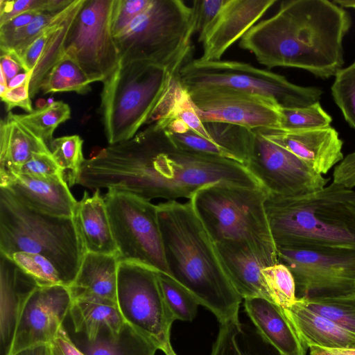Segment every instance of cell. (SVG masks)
<instances>
[{"label":"cell","instance_id":"cell-1","mask_svg":"<svg viewBox=\"0 0 355 355\" xmlns=\"http://www.w3.org/2000/svg\"><path fill=\"white\" fill-rule=\"evenodd\" d=\"M351 24L349 13L334 1H282L273 16L247 32L239 46L269 69L297 68L329 78L343 69V41Z\"/></svg>","mask_w":355,"mask_h":355},{"label":"cell","instance_id":"cell-2","mask_svg":"<svg viewBox=\"0 0 355 355\" xmlns=\"http://www.w3.org/2000/svg\"><path fill=\"white\" fill-rule=\"evenodd\" d=\"M157 207L169 276L211 311L220 324L239 322L243 298L189 200L165 201Z\"/></svg>","mask_w":355,"mask_h":355},{"label":"cell","instance_id":"cell-3","mask_svg":"<svg viewBox=\"0 0 355 355\" xmlns=\"http://www.w3.org/2000/svg\"><path fill=\"white\" fill-rule=\"evenodd\" d=\"M265 209L277 248L355 250V191L332 182L302 196L268 193Z\"/></svg>","mask_w":355,"mask_h":355},{"label":"cell","instance_id":"cell-4","mask_svg":"<svg viewBox=\"0 0 355 355\" xmlns=\"http://www.w3.org/2000/svg\"><path fill=\"white\" fill-rule=\"evenodd\" d=\"M147 129L148 146L135 196L171 201L189 200L200 188L217 182L262 187L241 163L183 149L155 123Z\"/></svg>","mask_w":355,"mask_h":355},{"label":"cell","instance_id":"cell-5","mask_svg":"<svg viewBox=\"0 0 355 355\" xmlns=\"http://www.w3.org/2000/svg\"><path fill=\"white\" fill-rule=\"evenodd\" d=\"M267 195L262 187L217 182L189 200L216 244L236 245L270 266L279 261L265 209Z\"/></svg>","mask_w":355,"mask_h":355},{"label":"cell","instance_id":"cell-6","mask_svg":"<svg viewBox=\"0 0 355 355\" xmlns=\"http://www.w3.org/2000/svg\"><path fill=\"white\" fill-rule=\"evenodd\" d=\"M0 253L41 254L56 268L64 285L75 279L86 250L73 218L36 211L0 187Z\"/></svg>","mask_w":355,"mask_h":355},{"label":"cell","instance_id":"cell-7","mask_svg":"<svg viewBox=\"0 0 355 355\" xmlns=\"http://www.w3.org/2000/svg\"><path fill=\"white\" fill-rule=\"evenodd\" d=\"M183 65L167 68L143 60H119L103 82L101 93L102 122L110 145L132 139L148 123L172 78Z\"/></svg>","mask_w":355,"mask_h":355},{"label":"cell","instance_id":"cell-8","mask_svg":"<svg viewBox=\"0 0 355 355\" xmlns=\"http://www.w3.org/2000/svg\"><path fill=\"white\" fill-rule=\"evenodd\" d=\"M195 33L192 7L180 0H151L114 37L119 60H143L170 68L190 60Z\"/></svg>","mask_w":355,"mask_h":355},{"label":"cell","instance_id":"cell-9","mask_svg":"<svg viewBox=\"0 0 355 355\" xmlns=\"http://www.w3.org/2000/svg\"><path fill=\"white\" fill-rule=\"evenodd\" d=\"M179 76L187 91L225 87L261 96L282 108L309 106L319 102L322 94L318 87L299 86L282 75L235 60H189Z\"/></svg>","mask_w":355,"mask_h":355},{"label":"cell","instance_id":"cell-10","mask_svg":"<svg viewBox=\"0 0 355 355\" xmlns=\"http://www.w3.org/2000/svg\"><path fill=\"white\" fill-rule=\"evenodd\" d=\"M104 198L120 261L169 275L157 205L114 189L107 190Z\"/></svg>","mask_w":355,"mask_h":355},{"label":"cell","instance_id":"cell-11","mask_svg":"<svg viewBox=\"0 0 355 355\" xmlns=\"http://www.w3.org/2000/svg\"><path fill=\"white\" fill-rule=\"evenodd\" d=\"M116 303L126 323L165 354L173 349L170 332L175 318L165 301L157 270L141 263L120 261Z\"/></svg>","mask_w":355,"mask_h":355},{"label":"cell","instance_id":"cell-12","mask_svg":"<svg viewBox=\"0 0 355 355\" xmlns=\"http://www.w3.org/2000/svg\"><path fill=\"white\" fill-rule=\"evenodd\" d=\"M114 2L85 0L65 44L64 53L96 82L110 76L120 60L112 30Z\"/></svg>","mask_w":355,"mask_h":355},{"label":"cell","instance_id":"cell-13","mask_svg":"<svg viewBox=\"0 0 355 355\" xmlns=\"http://www.w3.org/2000/svg\"><path fill=\"white\" fill-rule=\"evenodd\" d=\"M279 263L291 272L297 297L355 293V250L277 248Z\"/></svg>","mask_w":355,"mask_h":355},{"label":"cell","instance_id":"cell-14","mask_svg":"<svg viewBox=\"0 0 355 355\" xmlns=\"http://www.w3.org/2000/svg\"><path fill=\"white\" fill-rule=\"evenodd\" d=\"M252 131L250 153L245 167L268 193L300 196L327 184L329 179L291 152L270 140L258 130Z\"/></svg>","mask_w":355,"mask_h":355},{"label":"cell","instance_id":"cell-15","mask_svg":"<svg viewBox=\"0 0 355 355\" xmlns=\"http://www.w3.org/2000/svg\"><path fill=\"white\" fill-rule=\"evenodd\" d=\"M71 301L70 289L64 284L36 286L28 291L19 303L6 355L51 343L63 326Z\"/></svg>","mask_w":355,"mask_h":355},{"label":"cell","instance_id":"cell-16","mask_svg":"<svg viewBox=\"0 0 355 355\" xmlns=\"http://www.w3.org/2000/svg\"><path fill=\"white\" fill-rule=\"evenodd\" d=\"M188 92L202 122L230 123L250 130L280 128L279 107L261 96L225 87Z\"/></svg>","mask_w":355,"mask_h":355},{"label":"cell","instance_id":"cell-17","mask_svg":"<svg viewBox=\"0 0 355 355\" xmlns=\"http://www.w3.org/2000/svg\"><path fill=\"white\" fill-rule=\"evenodd\" d=\"M277 0H225L213 21L199 34L202 61L221 60L225 52L250 30Z\"/></svg>","mask_w":355,"mask_h":355},{"label":"cell","instance_id":"cell-18","mask_svg":"<svg viewBox=\"0 0 355 355\" xmlns=\"http://www.w3.org/2000/svg\"><path fill=\"white\" fill-rule=\"evenodd\" d=\"M266 137L285 148L317 173L324 175L344 158L343 141L332 127L285 131L259 129Z\"/></svg>","mask_w":355,"mask_h":355},{"label":"cell","instance_id":"cell-19","mask_svg":"<svg viewBox=\"0 0 355 355\" xmlns=\"http://www.w3.org/2000/svg\"><path fill=\"white\" fill-rule=\"evenodd\" d=\"M0 187L8 189L31 208L53 216L73 218L78 204L64 175L41 178L23 173L0 175Z\"/></svg>","mask_w":355,"mask_h":355},{"label":"cell","instance_id":"cell-20","mask_svg":"<svg viewBox=\"0 0 355 355\" xmlns=\"http://www.w3.org/2000/svg\"><path fill=\"white\" fill-rule=\"evenodd\" d=\"M244 306L259 334L280 355H306L309 347L281 307L261 297L245 298Z\"/></svg>","mask_w":355,"mask_h":355},{"label":"cell","instance_id":"cell-21","mask_svg":"<svg viewBox=\"0 0 355 355\" xmlns=\"http://www.w3.org/2000/svg\"><path fill=\"white\" fill-rule=\"evenodd\" d=\"M86 252L119 254L113 236L106 203L100 189L92 196L85 191L73 217Z\"/></svg>","mask_w":355,"mask_h":355},{"label":"cell","instance_id":"cell-22","mask_svg":"<svg viewBox=\"0 0 355 355\" xmlns=\"http://www.w3.org/2000/svg\"><path fill=\"white\" fill-rule=\"evenodd\" d=\"M283 310L309 348L317 345L331 349H355V334L309 309L298 297L292 306Z\"/></svg>","mask_w":355,"mask_h":355},{"label":"cell","instance_id":"cell-23","mask_svg":"<svg viewBox=\"0 0 355 355\" xmlns=\"http://www.w3.org/2000/svg\"><path fill=\"white\" fill-rule=\"evenodd\" d=\"M119 261V254L86 252L75 279L69 286L72 298L92 296L116 303Z\"/></svg>","mask_w":355,"mask_h":355},{"label":"cell","instance_id":"cell-24","mask_svg":"<svg viewBox=\"0 0 355 355\" xmlns=\"http://www.w3.org/2000/svg\"><path fill=\"white\" fill-rule=\"evenodd\" d=\"M47 144L9 112L0 123V175L19 173L34 153L49 152Z\"/></svg>","mask_w":355,"mask_h":355},{"label":"cell","instance_id":"cell-25","mask_svg":"<svg viewBox=\"0 0 355 355\" xmlns=\"http://www.w3.org/2000/svg\"><path fill=\"white\" fill-rule=\"evenodd\" d=\"M216 245L224 269L241 297H261L271 301L261 275L264 263L252 252L236 245Z\"/></svg>","mask_w":355,"mask_h":355},{"label":"cell","instance_id":"cell-26","mask_svg":"<svg viewBox=\"0 0 355 355\" xmlns=\"http://www.w3.org/2000/svg\"><path fill=\"white\" fill-rule=\"evenodd\" d=\"M69 314L75 332L88 341L104 329L119 331L125 322L116 302L92 296L72 298Z\"/></svg>","mask_w":355,"mask_h":355},{"label":"cell","instance_id":"cell-27","mask_svg":"<svg viewBox=\"0 0 355 355\" xmlns=\"http://www.w3.org/2000/svg\"><path fill=\"white\" fill-rule=\"evenodd\" d=\"M1 338L10 345L19 303L24 295L37 286L10 259L0 253Z\"/></svg>","mask_w":355,"mask_h":355},{"label":"cell","instance_id":"cell-28","mask_svg":"<svg viewBox=\"0 0 355 355\" xmlns=\"http://www.w3.org/2000/svg\"><path fill=\"white\" fill-rule=\"evenodd\" d=\"M85 355H155L158 349L149 339L125 322L119 331H101L94 341L74 342Z\"/></svg>","mask_w":355,"mask_h":355},{"label":"cell","instance_id":"cell-29","mask_svg":"<svg viewBox=\"0 0 355 355\" xmlns=\"http://www.w3.org/2000/svg\"><path fill=\"white\" fill-rule=\"evenodd\" d=\"M85 0H73L63 9L53 24L40 60L32 72L31 97L40 91L42 83L54 65L64 54L65 44L71 26Z\"/></svg>","mask_w":355,"mask_h":355},{"label":"cell","instance_id":"cell-30","mask_svg":"<svg viewBox=\"0 0 355 355\" xmlns=\"http://www.w3.org/2000/svg\"><path fill=\"white\" fill-rule=\"evenodd\" d=\"M277 352L258 332L239 322L220 324L210 355H274Z\"/></svg>","mask_w":355,"mask_h":355},{"label":"cell","instance_id":"cell-31","mask_svg":"<svg viewBox=\"0 0 355 355\" xmlns=\"http://www.w3.org/2000/svg\"><path fill=\"white\" fill-rule=\"evenodd\" d=\"M96 80L87 75L78 63L65 53L44 79L40 91L43 94L74 92L85 94Z\"/></svg>","mask_w":355,"mask_h":355},{"label":"cell","instance_id":"cell-32","mask_svg":"<svg viewBox=\"0 0 355 355\" xmlns=\"http://www.w3.org/2000/svg\"><path fill=\"white\" fill-rule=\"evenodd\" d=\"M298 298L309 309L355 334V293L334 297Z\"/></svg>","mask_w":355,"mask_h":355},{"label":"cell","instance_id":"cell-33","mask_svg":"<svg viewBox=\"0 0 355 355\" xmlns=\"http://www.w3.org/2000/svg\"><path fill=\"white\" fill-rule=\"evenodd\" d=\"M16 116L46 144H50L58 126L71 118V109L68 104L58 101L30 113L16 114Z\"/></svg>","mask_w":355,"mask_h":355},{"label":"cell","instance_id":"cell-34","mask_svg":"<svg viewBox=\"0 0 355 355\" xmlns=\"http://www.w3.org/2000/svg\"><path fill=\"white\" fill-rule=\"evenodd\" d=\"M83 140L77 135L53 139L50 150L62 169L69 187L78 184L85 160L83 154Z\"/></svg>","mask_w":355,"mask_h":355},{"label":"cell","instance_id":"cell-35","mask_svg":"<svg viewBox=\"0 0 355 355\" xmlns=\"http://www.w3.org/2000/svg\"><path fill=\"white\" fill-rule=\"evenodd\" d=\"M261 275L267 292L272 302L283 309L292 306L296 302V285L290 270L283 263L266 266Z\"/></svg>","mask_w":355,"mask_h":355},{"label":"cell","instance_id":"cell-36","mask_svg":"<svg viewBox=\"0 0 355 355\" xmlns=\"http://www.w3.org/2000/svg\"><path fill=\"white\" fill-rule=\"evenodd\" d=\"M279 113L280 129L285 131L327 128L332 121L319 102L304 107H279Z\"/></svg>","mask_w":355,"mask_h":355},{"label":"cell","instance_id":"cell-37","mask_svg":"<svg viewBox=\"0 0 355 355\" xmlns=\"http://www.w3.org/2000/svg\"><path fill=\"white\" fill-rule=\"evenodd\" d=\"M158 277L165 301L175 320H193L200 305L193 295L169 275L158 272Z\"/></svg>","mask_w":355,"mask_h":355},{"label":"cell","instance_id":"cell-38","mask_svg":"<svg viewBox=\"0 0 355 355\" xmlns=\"http://www.w3.org/2000/svg\"><path fill=\"white\" fill-rule=\"evenodd\" d=\"M37 286L64 284L54 265L44 256L32 252H19L7 257Z\"/></svg>","mask_w":355,"mask_h":355},{"label":"cell","instance_id":"cell-39","mask_svg":"<svg viewBox=\"0 0 355 355\" xmlns=\"http://www.w3.org/2000/svg\"><path fill=\"white\" fill-rule=\"evenodd\" d=\"M331 93L345 121L355 129V61L336 73Z\"/></svg>","mask_w":355,"mask_h":355},{"label":"cell","instance_id":"cell-40","mask_svg":"<svg viewBox=\"0 0 355 355\" xmlns=\"http://www.w3.org/2000/svg\"><path fill=\"white\" fill-rule=\"evenodd\" d=\"M59 12H38L26 26L16 33L4 46H0L1 53L17 58L55 20Z\"/></svg>","mask_w":355,"mask_h":355},{"label":"cell","instance_id":"cell-41","mask_svg":"<svg viewBox=\"0 0 355 355\" xmlns=\"http://www.w3.org/2000/svg\"><path fill=\"white\" fill-rule=\"evenodd\" d=\"M66 5L64 0H1L0 25L28 11L57 13Z\"/></svg>","mask_w":355,"mask_h":355},{"label":"cell","instance_id":"cell-42","mask_svg":"<svg viewBox=\"0 0 355 355\" xmlns=\"http://www.w3.org/2000/svg\"><path fill=\"white\" fill-rule=\"evenodd\" d=\"M151 0H114L112 15L114 37L123 31L130 23L150 4Z\"/></svg>","mask_w":355,"mask_h":355},{"label":"cell","instance_id":"cell-43","mask_svg":"<svg viewBox=\"0 0 355 355\" xmlns=\"http://www.w3.org/2000/svg\"><path fill=\"white\" fill-rule=\"evenodd\" d=\"M19 173L41 178L59 175L64 177L62 169L57 163L51 151L34 153L21 167Z\"/></svg>","mask_w":355,"mask_h":355},{"label":"cell","instance_id":"cell-44","mask_svg":"<svg viewBox=\"0 0 355 355\" xmlns=\"http://www.w3.org/2000/svg\"><path fill=\"white\" fill-rule=\"evenodd\" d=\"M225 0H195L191 6L195 19L196 33L200 34L213 21Z\"/></svg>","mask_w":355,"mask_h":355},{"label":"cell","instance_id":"cell-45","mask_svg":"<svg viewBox=\"0 0 355 355\" xmlns=\"http://www.w3.org/2000/svg\"><path fill=\"white\" fill-rule=\"evenodd\" d=\"M1 101L5 103L8 112L14 107H19L28 113L34 110L32 107L30 94V82L15 88H8L2 94H0Z\"/></svg>","mask_w":355,"mask_h":355},{"label":"cell","instance_id":"cell-46","mask_svg":"<svg viewBox=\"0 0 355 355\" xmlns=\"http://www.w3.org/2000/svg\"><path fill=\"white\" fill-rule=\"evenodd\" d=\"M333 182L349 189L355 187V151L348 154L336 166Z\"/></svg>","mask_w":355,"mask_h":355},{"label":"cell","instance_id":"cell-47","mask_svg":"<svg viewBox=\"0 0 355 355\" xmlns=\"http://www.w3.org/2000/svg\"><path fill=\"white\" fill-rule=\"evenodd\" d=\"M38 12L35 10L26 12L0 25V46H4L16 33L26 26Z\"/></svg>","mask_w":355,"mask_h":355},{"label":"cell","instance_id":"cell-48","mask_svg":"<svg viewBox=\"0 0 355 355\" xmlns=\"http://www.w3.org/2000/svg\"><path fill=\"white\" fill-rule=\"evenodd\" d=\"M49 355H85L62 326L49 344Z\"/></svg>","mask_w":355,"mask_h":355},{"label":"cell","instance_id":"cell-49","mask_svg":"<svg viewBox=\"0 0 355 355\" xmlns=\"http://www.w3.org/2000/svg\"><path fill=\"white\" fill-rule=\"evenodd\" d=\"M0 60V73L3 75L8 84L21 70L24 71L19 62L9 54L1 53Z\"/></svg>","mask_w":355,"mask_h":355},{"label":"cell","instance_id":"cell-50","mask_svg":"<svg viewBox=\"0 0 355 355\" xmlns=\"http://www.w3.org/2000/svg\"><path fill=\"white\" fill-rule=\"evenodd\" d=\"M309 349L310 355H355V349H331L311 345Z\"/></svg>","mask_w":355,"mask_h":355},{"label":"cell","instance_id":"cell-51","mask_svg":"<svg viewBox=\"0 0 355 355\" xmlns=\"http://www.w3.org/2000/svg\"><path fill=\"white\" fill-rule=\"evenodd\" d=\"M14 355H49V345H42L32 347Z\"/></svg>","mask_w":355,"mask_h":355},{"label":"cell","instance_id":"cell-52","mask_svg":"<svg viewBox=\"0 0 355 355\" xmlns=\"http://www.w3.org/2000/svg\"><path fill=\"white\" fill-rule=\"evenodd\" d=\"M31 73L27 72H21L10 80L8 84V88H15L19 87L27 82L31 81Z\"/></svg>","mask_w":355,"mask_h":355},{"label":"cell","instance_id":"cell-53","mask_svg":"<svg viewBox=\"0 0 355 355\" xmlns=\"http://www.w3.org/2000/svg\"><path fill=\"white\" fill-rule=\"evenodd\" d=\"M334 2L342 8H355V0H336Z\"/></svg>","mask_w":355,"mask_h":355},{"label":"cell","instance_id":"cell-54","mask_svg":"<svg viewBox=\"0 0 355 355\" xmlns=\"http://www.w3.org/2000/svg\"><path fill=\"white\" fill-rule=\"evenodd\" d=\"M166 355H177L173 349H171L170 352H168Z\"/></svg>","mask_w":355,"mask_h":355}]
</instances>
